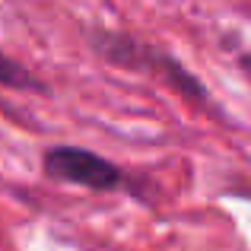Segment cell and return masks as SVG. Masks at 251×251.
<instances>
[{
    "mask_svg": "<svg viewBox=\"0 0 251 251\" xmlns=\"http://www.w3.org/2000/svg\"><path fill=\"white\" fill-rule=\"evenodd\" d=\"M239 70H242V74H245L248 80H251V51H248V54H242V57H239Z\"/></svg>",
    "mask_w": 251,
    "mask_h": 251,
    "instance_id": "277c9868",
    "label": "cell"
},
{
    "mask_svg": "<svg viewBox=\"0 0 251 251\" xmlns=\"http://www.w3.org/2000/svg\"><path fill=\"white\" fill-rule=\"evenodd\" d=\"M42 172L51 181L86 188L96 194H111V191L127 188V172L86 147H67V143L48 147L42 156Z\"/></svg>",
    "mask_w": 251,
    "mask_h": 251,
    "instance_id": "7a4b0ae2",
    "label": "cell"
},
{
    "mask_svg": "<svg viewBox=\"0 0 251 251\" xmlns=\"http://www.w3.org/2000/svg\"><path fill=\"white\" fill-rule=\"evenodd\" d=\"M89 45L102 61L115 64V67H121V70L156 76L162 86H169L172 92H178L184 102L197 105V108H203V111H216L207 86L197 80L178 57H172L169 51L156 48V45H150V42H140V38L127 35V32H115V29L89 32Z\"/></svg>",
    "mask_w": 251,
    "mask_h": 251,
    "instance_id": "6da1fadb",
    "label": "cell"
},
{
    "mask_svg": "<svg viewBox=\"0 0 251 251\" xmlns=\"http://www.w3.org/2000/svg\"><path fill=\"white\" fill-rule=\"evenodd\" d=\"M0 86H6V89H38V92L45 89V83L29 67L13 61L6 51H0Z\"/></svg>",
    "mask_w": 251,
    "mask_h": 251,
    "instance_id": "3957f363",
    "label": "cell"
}]
</instances>
